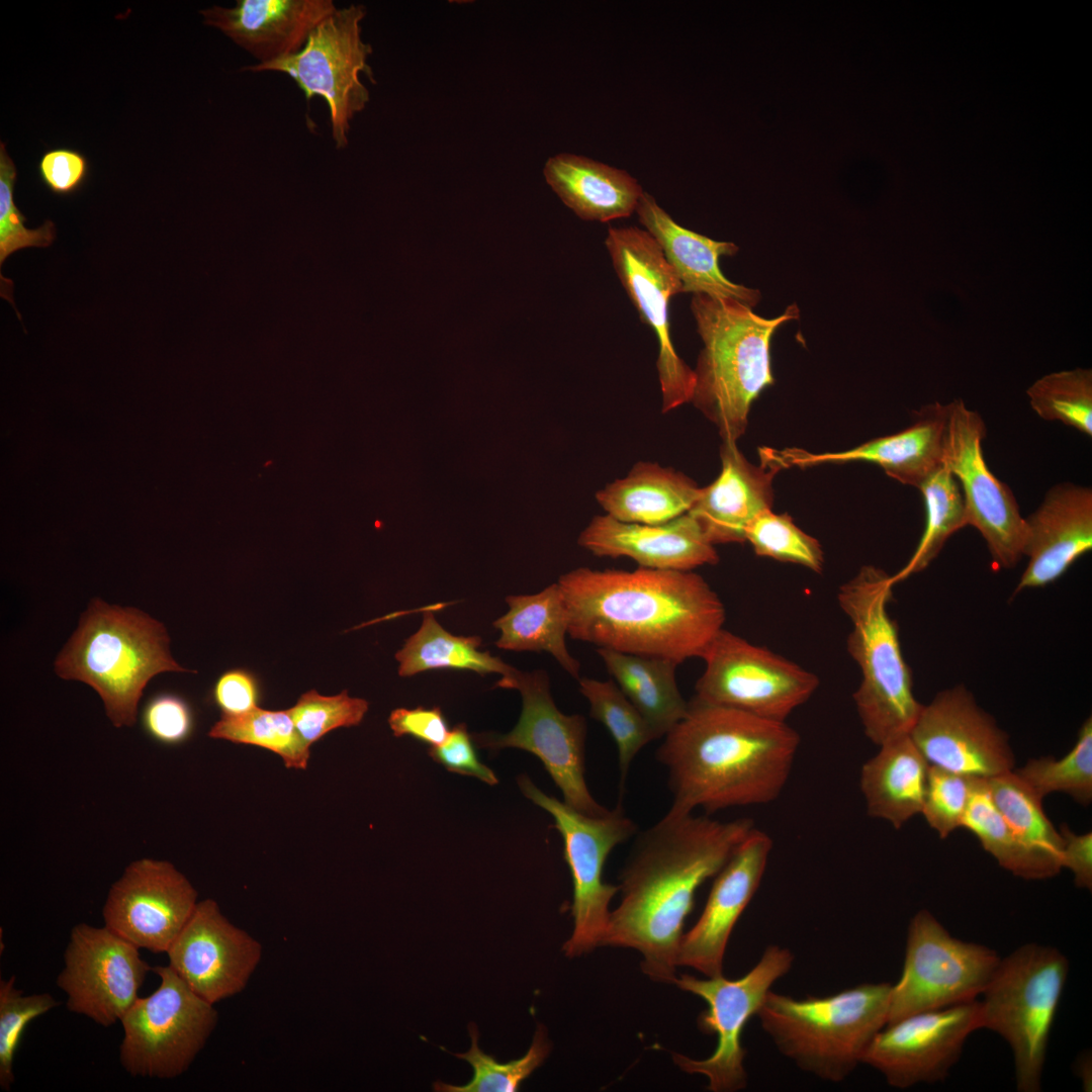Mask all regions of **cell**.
<instances>
[{"instance_id":"1","label":"cell","mask_w":1092,"mask_h":1092,"mask_svg":"<svg viewBox=\"0 0 1092 1092\" xmlns=\"http://www.w3.org/2000/svg\"><path fill=\"white\" fill-rule=\"evenodd\" d=\"M754 828L672 810L637 833L620 876L621 901L602 945L630 947L653 981L673 983L685 920L695 894L715 877Z\"/></svg>"},{"instance_id":"2","label":"cell","mask_w":1092,"mask_h":1092,"mask_svg":"<svg viewBox=\"0 0 1092 1092\" xmlns=\"http://www.w3.org/2000/svg\"><path fill=\"white\" fill-rule=\"evenodd\" d=\"M574 640L677 664L703 657L723 629L725 608L693 571L578 567L557 581Z\"/></svg>"},{"instance_id":"3","label":"cell","mask_w":1092,"mask_h":1092,"mask_svg":"<svg viewBox=\"0 0 1092 1092\" xmlns=\"http://www.w3.org/2000/svg\"><path fill=\"white\" fill-rule=\"evenodd\" d=\"M799 743L786 722L694 698L656 751L668 774L670 810L712 813L772 802L787 784Z\"/></svg>"},{"instance_id":"4","label":"cell","mask_w":1092,"mask_h":1092,"mask_svg":"<svg viewBox=\"0 0 1092 1092\" xmlns=\"http://www.w3.org/2000/svg\"><path fill=\"white\" fill-rule=\"evenodd\" d=\"M691 310L703 348L694 369L691 402L717 428L722 443H737L751 404L774 383L770 342L784 324L798 320L796 303L766 318L733 298L694 294Z\"/></svg>"},{"instance_id":"5","label":"cell","mask_w":1092,"mask_h":1092,"mask_svg":"<svg viewBox=\"0 0 1092 1092\" xmlns=\"http://www.w3.org/2000/svg\"><path fill=\"white\" fill-rule=\"evenodd\" d=\"M64 679L83 681L103 701L115 727L132 726L143 691L165 671H189L169 651L163 624L132 608L94 600L55 662Z\"/></svg>"},{"instance_id":"6","label":"cell","mask_w":1092,"mask_h":1092,"mask_svg":"<svg viewBox=\"0 0 1092 1092\" xmlns=\"http://www.w3.org/2000/svg\"><path fill=\"white\" fill-rule=\"evenodd\" d=\"M893 586L891 575L867 565L837 594L851 623L847 650L861 672L853 701L866 736L878 746L909 734L923 707L914 696L897 624L888 612Z\"/></svg>"},{"instance_id":"7","label":"cell","mask_w":1092,"mask_h":1092,"mask_svg":"<svg viewBox=\"0 0 1092 1092\" xmlns=\"http://www.w3.org/2000/svg\"><path fill=\"white\" fill-rule=\"evenodd\" d=\"M892 984L864 983L825 997L769 991L757 1017L777 1049L800 1069L843 1081L887 1024Z\"/></svg>"},{"instance_id":"8","label":"cell","mask_w":1092,"mask_h":1092,"mask_svg":"<svg viewBox=\"0 0 1092 1092\" xmlns=\"http://www.w3.org/2000/svg\"><path fill=\"white\" fill-rule=\"evenodd\" d=\"M1069 973L1066 956L1028 942L1001 959L980 1001L981 1028L1009 1044L1016 1088L1039 1092L1051 1029Z\"/></svg>"},{"instance_id":"9","label":"cell","mask_w":1092,"mask_h":1092,"mask_svg":"<svg viewBox=\"0 0 1092 1092\" xmlns=\"http://www.w3.org/2000/svg\"><path fill=\"white\" fill-rule=\"evenodd\" d=\"M518 784L525 797L553 817L563 839L573 885V931L563 950L569 958L581 956L603 944L610 903L619 892V886L604 882V866L614 847L637 833V825L626 816L621 803L594 817L548 796L527 776H521Z\"/></svg>"},{"instance_id":"10","label":"cell","mask_w":1092,"mask_h":1092,"mask_svg":"<svg viewBox=\"0 0 1092 1092\" xmlns=\"http://www.w3.org/2000/svg\"><path fill=\"white\" fill-rule=\"evenodd\" d=\"M160 986L121 1017L119 1060L131 1076L172 1079L188 1070L213 1032L218 1013L168 966H156Z\"/></svg>"},{"instance_id":"11","label":"cell","mask_w":1092,"mask_h":1092,"mask_svg":"<svg viewBox=\"0 0 1092 1092\" xmlns=\"http://www.w3.org/2000/svg\"><path fill=\"white\" fill-rule=\"evenodd\" d=\"M366 14L362 4L337 8L313 29L298 53L268 64L243 68L252 72L284 73L296 83L307 101L314 96L324 98L338 150L348 146L350 122L370 100L361 74L375 83L367 62L373 49L362 38L361 22Z\"/></svg>"},{"instance_id":"12","label":"cell","mask_w":1092,"mask_h":1092,"mask_svg":"<svg viewBox=\"0 0 1092 1092\" xmlns=\"http://www.w3.org/2000/svg\"><path fill=\"white\" fill-rule=\"evenodd\" d=\"M1000 960L986 945L953 937L928 910L918 911L908 926L901 977L891 987L887 1024L976 1000Z\"/></svg>"},{"instance_id":"13","label":"cell","mask_w":1092,"mask_h":1092,"mask_svg":"<svg viewBox=\"0 0 1092 1092\" xmlns=\"http://www.w3.org/2000/svg\"><path fill=\"white\" fill-rule=\"evenodd\" d=\"M794 956L785 947L768 945L758 963L743 977L728 980L723 975L699 979L690 975L675 978L679 989L699 996L707 1010L698 1017L699 1028L717 1036L714 1053L695 1060L674 1054V1063L686 1073L707 1077L713 1092H733L746 1087L744 1068L746 1051L741 1033L750 1017L756 1015L770 987L792 968Z\"/></svg>"},{"instance_id":"14","label":"cell","mask_w":1092,"mask_h":1092,"mask_svg":"<svg viewBox=\"0 0 1092 1092\" xmlns=\"http://www.w3.org/2000/svg\"><path fill=\"white\" fill-rule=\"evenodd\" d=\"M702 658L695 699L768 720L786 722L819 685L813 672L724 629Z\"/></svg>"},{"instance_id":"15","label":"cell","mask_w":1092,"mask_h":1092,"mask_svg":"<svg viewBox=\"0 0 1092 1092\" xmlns=\"http://www.w3.org/2000/svg\"><path fill=\"white\" fill-rule=\"evenodd\" d=\"M496 686L521 693L519 721L508 734L481 733L473 741L480 747H514L533 753L560 789L565 804L588 816L607 814L609 810L594 799L585 782V718L557 709L544 670L516 669Z\"/></svg>"},{"instance_id":"16","label":"cell","mask_w":1092,"mask_h":1092,"mask_svg":"<svg viewBox=\"0 0 1092 1092\" xmlns=\"http://www.w3.org/2000/svg\"><path fill=\"white\" fill-rule=\"evenodd\" d=\"M613 267L641 321L657 339L656 368L662 413L691 402L695 373L677 355L670 336L668 304L682 285L652 236L636 226H610L605 240Z\"/></svg>"},{"instance_id":"17","label":"cell","mask_w":1092,"mask_h":1092,"mask_svg":"<svg viewBox=\"0 0 1092 1092\" xmlns=\"http://www.w3.org/2000/svg\"><path fill=\"white\" fill-rule=\"evenodd\" d=\"M943 463L958 480L967 526L984 538L997 569H1009L1022 556L1025 523L1009 486L997 478L984 458L986 426L962 399L949 402Z\"/></svg>"},{"instance_id":"18","label":"cell","mask_w":1092,"mask_h":1092,"mask_svg":"<svg viewBox=\"0 0 1092 1092\" xmlns=\"http://www.w3.org/2000/svg\"><path fill=\"white\" fill-rule=\"evenodd\" d=\"M57 985L67 994V1009L108 1027L138 1000L152 968L139 947L105 925H75Z\"/></svg>"},{"instance_id":"19","label":"cell","mask_w":1092,"mask_h":1092,"mask_svg":"<svg viewBox=\"0 0 1092 1092\" xmlns=\"http://www.w3.org/2000/svg\"><path fill=\"white\" fill-rule=\"evenodd\" d=\"M980 1028L977 999L915 1013L885 1025L868 1045L861 1063L899 1089L943 1081L969 1035Z\"/></svg>"},{"instance_id":"20","label":"cell","mask_w":1092,"mask_h":1092,"mask_svg":"<svg viewBox=\"0 0 1092 1092\" xmlns=\"http://www.w3.org/2000/svg\"><path fill=\"white\" fill-rule=\"evenodd\" d=\"M909 735L929 765L985 780L1014 769L1008 735L961 685L923 705Z\"/></svg>"},{"instance_id":"21","label":"cell","mask_w":1092,"mask_h":1092,"mask_svg":"<svg viewBox=\"0 0 1092 1092\" xmlns=\"http://www.w3.org/2000/svg\"><path fill=\"white\" fill-rule=\"evenodd\" d=\"M197 903L196 890L171 862L141 858L111 886L102 915L107 928L139 948L167 952Z\"/></svg>"},{"instance_id":"22","label":"cell","mask_w":1092,"mask_h":1092,"mask_svg":"<svg viewBox=\"0 0 1092 1092\" xmlns=\"http://www.w3.org/2000/svg\"><path fill=\"white\" fill-rule=\"evenodd\" d=\"M169 966L204 1000L215 1004L241 993L256 971L262 945L233 924L212 899L199 901L167 950Z\"/></svg>"},{"instance_id":"23","label":"cell","mask_w":1092,"mask_h":1092,"mask_svg":"<svg viewBox=\"0 0 1092 1092\" xmlns=\"http://www.w3.org/2000/svg\"><path fill=\"white\" fill-rule=\"evenodd\" d=\"M772 847L770 837L755 827L715 876L697 923L684 934L677 966L706 975H723V960L737 920L756 893Z\"/></svg>"},{"instance_id":"24","label":"cell","mask_w":1092,"mask_h":1092,"mask_svg":"<svg viewBox=\"0 0 1092 1092\" xmlns=\"http://www.w3.org/2000/svg\"><path fill=\"white\" fill-rule=\"evenodd\" d=\"M948 415L949 404L936 401L922 406L916 413V421L905 430L849 450L817 454L797 448H762L759 454L780 469L822 463L870 462L899 482L919 488L943 464Z\"/></svg>"},{"instance_id":"25","label":"cell","mask_w":1092,"mask_h":1092,"mask_svg":"<svg viewBox=\"0 0 1092 1092\" xmlns=\"http://www.w3.org/2000/svg\"><path fill=\"white\" fill-rule=\"evenodd\" d=\"M1024 523L1022 556L1028 560L1013 595L1055 582L1091 551V487L1071 482L1052 486Z\"/></svg>"},{"instance_id":"26","label":"cell","mask_w":1092,"mask_h":1092,"mask_svg":"<svg viewBox=\"0 0 1092 1092\" xmlns=\"http://www.w3.org/2000/svg\"><path fill=\"white\" fill-rule=\"evenodd\" d=\"M578 544L598 557H629L639 567L658 570L692 571L719 561L715 545L689 513L657 525L595 516Z\"/></svg>"},{"instance_id":"27","label":"cell","mask_w":1092,"mask_h":1092,"mask_svg":"<svg viewBox=\"0 0 1092 1092\" xmlns=\"http://www.w3.org/2000/svg\"><path fill=\"white\" fill-rule=\"evenodd\" d=\"M336 9L333 0H237L231 8L214 5L200 14L257 64H268L298 53Z\"/></svg>"},{"instance_id":"28","label":"cell","mask_w":1092,"mask_h":1092,"mask_svg":"<svg viewBox=\"0 0 1092 1092\" xmlns=\"http://www.w3.org/2000/svg\"><path fill=\"white\" fill-rule=\"evenodd\" d=\"M721 471L701 493L689 514L713 544L745 542L750 523L771 510L772 480L780 468L761 459L750 463L737 443H722Z\"/></svg>"},{"instance_id":"29","label":"cell","mask_w":1092,"mask_h":1092,"mask_svg":"<svg viewBox=\"0 0 1092 1092\" xmlns=\"http://www.w3.org/2000/svg\"><path fill=\"white\" fill-rule=\"evenodd\" d=\"M635 211L675 271L682 293L733 298L751 308L759 302V290L730 281L719 267L720 257L734 256L738 252L735 244L715 241L682 228L644 191Z\"/></svg>"},{"instance_id":"30","label":"cell","mask_w":1092,"mask_h":1092,"mask_svg":"<svg viewBox=\"0 0 1092 1092\" xmlns=\"http://www.w3.org/2000/svg\"><path fill=\"white\" fill-rule=\"evenodd\" d=\"M543 173L563 203L584 220L629 217L643 193L626 171L573 154L549 158Z\"/></svg>"},{"instance_id":"31","label":"cell","mask_w":1092,"mask_h":1092,"mask_svg":"<svg viewBox=\"0 0 1092 1092\" xmlns=\"http://www.w3.org/2000/svg\"><path fill=\"white\" fill-rule=\"evenodd\" d=\"M928 770L929 763L909 734L880 745L860 770L868 814L901 828L922 811Z\"/></svg>"},{"instance_id":"32","label":"cell","mask_w":1092,"mask_h":1092,"mask_svg":"<svg viewBox=\"0 0 1092 1092\" xmlns=\"http://www.w3.org/2000/svg\"><path fill=\"white\" fill-rule=\"evenodd\" d=\"M701 488L689 476L655 462H637L596 493L606 515L625 523L657 525L689 513Z\"/></svg>"},{"instance_id":"33","label":"cell","mask_w":1092,"mask_h":1092,"mask_svg":"<svg viewBox=\"0 0 1092 1092\" xmlns=\"http://www.w3.org/2000/svg\"><path fill=\"white\" fill-rule=\"evenodd\" d=\"M509 611L492 625L500 636L495 645L513 651H546L574 678L580 663L567 650V609L560 586L550 584L535 595L510 596Z\"/></svg>"},{"instance_id":"34","label":"cell","mask_w":1092,"mask_h":1092,"mask_svg":"<svg viewBox=\"0 0 1092 1092\" xmlns=\"http://www.w3.org/2000/svg\"><path fill=\"white\" fill-rule=\"evenodd\" d=\"M608 672L639 710L657 739L664 737L687 714L689 702L676 680L675 661L663 657L598 648Z\"/></svg>"},{"instance_id":"35","label":"cell","mask_w":1092,"mask_h":1092,"mask_svg":"<svg viewBox=\"0 0 1092 1092\" xmlns=\"http://www.w3.org/2000/svg\"><path fill=\"white\" fill-rule=\"evenodd\" d=\"M481 638L456 636L445 630L426 611L420 629L406 639L395 653L398 674L412 676L420 672L440 668L468 669L481 675L498 673L509 677L516 670L488 651H480Z\"/></svg>"},{"instance_id":"36","label":"cell","mask_w":1092,"mask_h":1092,"mask_svg":"<svg viewBox=\"0 0 1092 1092\" xmlns=\"http://www.w3.org/2000/svg\"><path fill=\"white\" fill-rule=\"evenodd\" d=\"M962 828L972 832L998 863L1025 880H1044L1057 874L1013 832L992 799L988 780L976 779Z\"/></svg>"},{"instance_id":"37","label":"cell","mask_w":1092,"mask_h":1092,"mask_svg":"<svg viewBox=\"0 0 1092 1092\" xmlns=\"http://www.w3.org/2000/svg\"><path fill=\"white\" fill-rule=\"evenodd\" d=\"M997 809L1016 836L1057 875L1062 868V836L1046 817L1042 799L1010 770L988 780Z\"/></svg>"},{"instance_id":"38","label":"cell","mask_w":1092,"mask_h":1092,"mask_svg":"<svg viewBox=\"0 0 1092 1092\" xmlns=\"http://www.w3.org/2000/svg\"><path fill=\"white\" fill-rule=\"evenodd\" d=\"M918 489L925 506L924 530L908 562L891 575L894 585L924 570L937 557L948 538L967 526L960 484L944 463Z\"/></svg>"},{"instance_id":"39","label":"cell","mask_w":1092,"mask_h":1092,"mask_svg":"<svg viewBox=\"0 0 1092 1092\" xmlns=\"http://www.w3.org/2000/svg\"><path fill=\"white\" fill-rule=\"evenodd\" d=\"M208 735L266 748L279 755L288 768L305 769L310 756V745L297 731L288 710L255 707L241 714H221Z\"/></svg>"},{"instance_id":"40","label":"cell","mask_w":1092,"mask_h":1092,"mask_svg":"<svg viewBox=\"0 0 1092 1092\" xmlns=\"http://www.w3.org/2000/svg\"><path fill=\"white\" fill-rule=\"evenodd\" d=\"M578 684L580 693L588 701L589 716L607 728L617 745L622 792L634 757L657 737L614 680L579 677Z\"/></svg>"},{"instance_id":"41","label":"cell","mask_w":1092,"mask_h":1092,"mask_svg":"<svg viewBox=\"0 0 1092 1092\" xmlns=\"http://www.w3.org/2000/svg\"><path fill=\"white\" fill-rule=\"evenodd\" d=\"M1038 797L1054 792L1071 796L1076 802L1088 805L1092 800V719L1081 725L1073 748L1062 758L1053 756L1029 759L1024 766L1013 769Z\"/></svg>"},{"instance_id":"42","label":"cell","mask_w":1092,"mask_h":1092,"mask_svg":"<svg viewBox=\"0 0 1092 1092\" xmlns=\"http://www.w3.org/2000/svg\"><path fill=\"white\" fill-rule=\"evenodd\" d=\"M471 1048L463 1054H455L466 1061L473 1070V1076L465 1085H452L436 1081L434 1090L441 1092H515L546 1059L550 1052V1042L542 1025H538L528 1052L518 1060L499 1063L492 1056L485 1054L478 1046V1031L475 1024L468 1026Z\"/></svg>"},{"instance_id":"43","label":"cell","mask_w":1092,"mask_h":1092,"mask_svg":"<svg viewBox=\"0 0 1092 1092\" xmlns=\"http://www.w3.org/2000/svg\"><path fill=\"white\" fill-rule=\"evenodd\" d=\"M1038 417L1092 436V370L1076 368L1046 374L1026 390Z\"/></svg>"},{"instance_id":"44","label":"cell","mask_w":1092,"mask_h":1092,"mask_svg":"<svg viewBox=\"0 0 1092 1092\" xmlns=\"http://www.w3.org/2000/svg\"><path fill=\"white\" fill-rule=\"evenodd\" d=\"M745 542L758 556L796 563L817 573L823 568L819 541L801 530L787 514L771 510L760 514L747 527Z\"/></svg>"},{"instance_id":"45","label":"cell","mask_w":1092,"mask_h":1092,"mask_svg":"<svg viewBox=\"0 0 1092 1092\" xmlns=\"http://www.w3.org/2000/svg\"><path fill=\"white\" fill-rule=\"evenodd\" d=\"M14 982V976L0 980V1087L5 1091L14 1082L13 1060L26 1025L59 1005L49 993L23 995Z\"/></svg>"},{"instance_id":"46","label":"cell","mask_w":1092,"mask_h":1092,"mask_svg":"<svg viewBox=\"0 0 1092 1092\" xmlns=\"http://www.w3.org/2000/svg\"><path fill=\"white\" fill-rule=\"evenodd\" d=\"M368 707L366 700L350 697L346 690L336 696L310 690L288 712L299 734L311 745L334 729L360 724Z\"/></svg>"},{"instance_id":"47","label":"cell","mask_w":1092,"mask_h":1092,"mask_svg":"<svg viewBox=\"0 0 1092 1092\" xmlns=\"http://www.w3.org/2000/svg\"><path fill=\"white\" fill-rule=\"evenodd\" d=\"M17 171L4 143L0 144V266L6 259L23 249L47 248L56 239V226L46 220L37 229L24 225L26 217L14 201Z\"/></svg>"},{"instance_id":"48","label":"cell","mask_w":1092,"mask_h":1092,"mask_svg":"<svg viewBox=\"0 0 1092 1092\" xmlns=\"http://www.w3.org/2000/svg\"><path fill=\"white\" fill-rule=\"evenodd\" d=\"M976 779L929 765L921 814L940 838L961 827Z\"/></svg>"},{"instance_id":"49","label":"cell","mask_w":1092,"mask_h":1092,"mask_svg":"<svg viewBox=\"0 0 1092 1092\" xmlns=\"http://www.w3.org/2000/svg\"><path fill=\"white\" fill-rule=\"evenodd\" d=\"M146 731L156 740L175 744L183 741L192 729V714L187 703L170 694L154 697L143 712Z\"/></svg>"},{"instance_id":"50","label":"cell","mask_w":1092,"mask_h":1092,"mask_svg":"<svg viewBox=\"0 0 1092 1092\" xmlns=\"http://www.w3.org/2000/svg\"><path fill=\"white\" fill-rule=\"evenodd\" d=\"M37 174L54 194L68 196L82 188L89 174L86 157L77 150L55 148L44 152L37 162Z\"/></svg>"},{"instance_id":"51","label":"cell","mask_w":1092,"mask_h":1092,"mask_svg":"<svg viewBox=\"0 0 1092 1092\" xmlns=\"http://www.w3.org/2000/svg\"><path fill=\"white\" fill-rule=\"evenodd\" d=\"M428 751L449 771L472 776L491 786L497 784L492 769L478 759L473 738L464 723L454 726L442 744L430 747Z\"/></svg>"},{"instance_id":"52","label":"cell","mask_w":1092,"mask_h":1092,"mask_svg":"<svg viewBox=\"0 0 1092 1092\" xmlns=\"http://www.w3.org/2000/svg\"><path fill=\"white\" fill-rule=\"evenodd\" d=\"M388 724L395 737L410 735L431 747L442 744L450 733L439 707L397 708L390 713Z\"/></svg>"},{"instance_id":"53","label":"cell","mask_w":1092,"mask_h":1092,"mask_svg":"<svg viewBox=\"0 0 1092 1092\" xmlns=\"http://www.w3.org/2000/svg\"><path fill=\"white\" fill-rule=\"evenodd\" d=\"M213 698L221 714L236 715L250 711L257 707L255 680L244 670H229L217 679Z\"/></svg>"},{"instance_id":"54","label":"cell","mask_w":1092,"mask_h":1092,"mask_svg":"<svg viewBox=\"0 0 1092 1092\" xmlns=\"http://www.w3.org/2000/svg\"><path fill=\"white\" fill-rule=\"evenodd\" d=\"M1062 836V868L1069 869L1075 885L1081 889H1092V834H1077L1067 825L1060 828Z\"/></svg>"},{"instance_id":"55","label":"cell","mask_w":1092,"mask_h":1092,"mask_svg":"<svg viewBox=\"0 0 1092 1092\" xmlns=\"http://www.w3.org/2000/svg\"><path fill=\"white\" fill-rule=\"evenodd\" d=\"M1075 1072L1082 1080L1086 1091H1091V1056L1081 1055L1075 1062Z\"/></svg>"}]
</instances>
